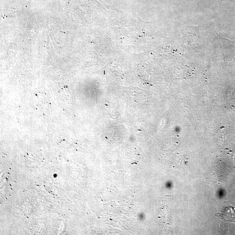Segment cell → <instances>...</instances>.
Wrapping results in <instances>:
<instances>
[{"label":"cell","mask_w":235,"mask_h":235,"mask_svg":"<svg viewBox=\"0 0 235 235\" xmlns=\"http://www.w3.org/2000/svg\"><path fill=\"white\" fill-rule=\"evenodd\" d=\"M225 204L221 212L216 216L225 221L235 222V208L229 205L227 202H225Z\"/></svg>","instance_id":"1"}]
</instances>
